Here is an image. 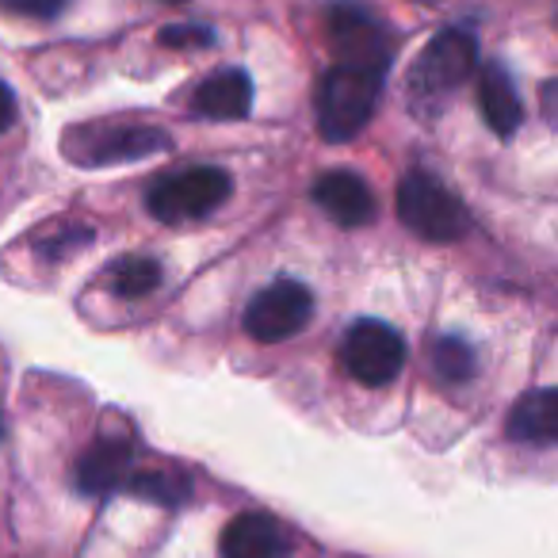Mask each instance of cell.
Instances as JSON below:
<instances>
[{"label": "cell", "mask_w": 558, "mask_h": 558, "mask_svg": "<svg viewBox=\"0 0 558 558\" xmlns=\"http://www.w3.org/2000/svg\"><path fill=\"white\" fill-rule=\"evenodd\" d=\"M474 65H478V43L463 27H444L425 43L405 81V93L417 116H436L448 104L451 93L471 81Z\"/></svg>", "instance_id": "obj_1"}, {"label": "cell", "mask_w": 558, "mask_h": 558, "mask_svg": "<svg viewBox=\"0 0 558 558\" xmlns=\"http://www.w3.org/2000/svg\"><path fill=\"white\" fill-rule=\"evenodd\" d=\"M134 451L126 440H96L77 463V489L81 494H111V489L131 482Z\"/></svg>", "instance_id": "obj_12"}, {"label": "cell", "mask_w": 558, "mask_h": 558, "mask_svg": "<svg viewBox=\"0 0 558 558\" xmlns=\"http://www.w3.org/2000/svg\"><path fill=\"white\" fill-rule=\"evenodd\" d=\"M108 288L119 299H142L161 288V264L149 256H123L108 268Z\"/></svg>", "instance_id": "obj_15"}, {"label": "cell", "mask_w": 558, "mask_h": 558, "mask_svg": "<svg viewBox=\"0 0 558 558\" xmlns=\"http://www.w3.org/2000/svg\"><path fill=\"white\" fill-rule=\"evenodd\" d=\"M70 0H0V9L4 12H16V16L27 20H54L65 12Z\"/></svg>", "instance_id": "obj_18"}, {"label": "cell", "mask_w": 558, "mask_h": 558, "mask_svg": "<svg viewBox=\"0 0 558 558\" xmlns=\"http://www.w3.org/2000/svg\"><path fill=\"white\" fill-rule=\"evenodd\" d=\"M512 440L520 444H558V387L524 395L505 421Z\"/></svg>", "instance_id": "obj_14"}, {"label": "cell", "mask_w": 558, "mask_h": 558, "mask_svg": "<svg viewBox=\"0 0 558 558\" xmlns=\"http://www.w3.org/2000/svg\"><path fill=\"white\" fill-rule=\"evenodd\" d=\"M478 111L497 138H512L520 119H524L517 85H512L509 70L501 62H489L478 70Z\"/></svg>", "instance_id": "obj_13"}, {"label": "cell", "mask_w": 558, "mask_h": 558, "mask_svg": "<svg viewBox=\"0 0 558 558\" xmlns=\"http://www.w3.org/2000/svg\"><path fill=\"white\" fill-rule=\"evenodd\" d=\"M314 318V295L306 283L299 279L279 276L271 279L268 288L256 291L245 306V333L260 344H279V341H291L295 333H303Z\"/></svg>", "instance_id": "obj_6"}, {"label": "cell", "mask_w": 558, "mask_h": 558, "mask_svg": "<svg viewBox=\"0 0 558 558\" xmlns=\"http://www.w3.org/2000/svg\"><path fill=\"white\" fill-rule=\"evenodd\" d=\"M218 558H291V535L271 512H238L218 539Z\"/></svg>", "instance_id": "obj_9"}, {"label": "cell", "mask_w": 558, "mask_h": 558, "mask_svg": "<svg viewBox=\"0 0 558 558\" xmlns=\"http://www.w3.org/2000/svg\"><path fill=\"white\" fill-rule=\"evenodd\" d=\"M233 192V180L218 165H195V169L172 172V177L154 180V187L146 192V207L154 218L177 226L192 222V218H207L210 210H218Z\"/></svg>", "instance_id": "obj_4"}, {"label": "cell", "mask_w": 558, "mask_h": 558, "mask_svg": "<svg viewBox=\"0 0 558 558\" xmlns=\"http://www.w3.org/2000/svg\"><path fill=\"white\" fill-rule=\"evenodd\" d=\"M379 70H360V65H329L314 93V116H318V134L326 142H349L372 123L383 96Z\"/></svg>", "instance_id": "obj_2"}, {"label": "cell", "mask_w": 558, "mask_h": 558, "mask_svg": "<svg viewBox=\"0 0 558 558\" xmlns=\"http://www.w3.org/2000/svg\"><path fill=\"white\" fill-rule=\"evenodd\" d=\"M341 364L364 387H387L405 367V341L387 322L360 318L341 341Z\"/></svg>", "instance_id": "obj_7"}, {"label": "cell", "mask_w": 558, "mask_h": 558, "mask_svg": "<svg viewBox=\"0 0 558 558\" xmlns=\"http://www.w3.org/2000/svg\"><path fill=\"white\" fill-rule=\"evenodd\" d=\"M0 436H4V421H0Z\"/></svg>", "instance_id": "obj_22"}, {"label": "cell", "mask_w": 558, "mask_h": 558, "mask_svg": "<svg viewBox=\"0 0 558 558\" xmlns=\"http://www.w3.org/2000/svg\"><path fill=\"white\" fill-rule=\"evenodd\" d=\"M326 35L333 58L341 65H360V70L387 73L390 65V35L379 20L360 4H333L326 12Z\"/></svg>", "instance_id": "obj_8"}, {"label": "cell", "mask_w": 558, "mask_h": 558, "mask_svg": "<svg viewBox=\"0 0 558 558\" xmlns=\"http://www.w3.org/2000/svg\"><path fill=\"white\" fill-rule=\"evenodd\" d=\"M157 39H161V47H210L215 35H210V27L180 24V27H165Z\"/></svg>", "instance_id": "obj_19"}, {"label": "cell", "mask_w": 558, "mask_h": 558, "mask_svg": "<svg viewBox=\"0 0 558 558\" xmlns=\"http://www.w3.org/2000/svg\"><path fill=\"white\" fill-rule=\"evenodd\" d=\"M172 4H180V0H172Z\"/></svg>", "instance_id": "obj_23"}, {"label": "cell", "mask_w": 558, "mask_h": 558, "mask_svg": "<svg viewBox=\"0 0 558 558\" xmlns=\"http://www.w3.org/2000/svg\"><path fill=\"white\" fill-rule=\"evenodd\" d=\"M428 360H433L436 379L448 383V387H459L474 375V349L459 337H436Z\"/></svg>", "instance_id": "obj_17"}, {"label": "cell", "mask_w": 558, "mask_h": 558, "mask_svg": "<svg viewBox=\"0 0 558 558\" xmlns=\"http://www.w3.org/2000/svg\"><path fill=\"white\" fill-rule=\"evenodd\" d=\"M539 111L550 126H558V77L539 88Z\"/></svg>", "instance_id": "obj_20"}, {"label": "cell", "mask_w": 558, "mask_h": 558, "mask_svg": "<svg viewBox=\"0 0 558 558\" xmlns=\"http://www.w3.org/2000/svg\"><path fill=\"white\" fill-rule=\"evenodd\" d=\"M172 138L161 126L149 123H81L70 126L62 138V149L73 165L104 169V165H126L142 157L165 154Z\"/></svg>", "instance_id": "obj_3"}, {"label": "cell", "mask_w": 558, "mask_h": 558, "mask_svg": "<svg viewBox=\"0 0 558 558\" xmlns=\"http://www.w3.org/2000/svg\"><path fill=\"white\" fill-rule=\"evenodd\" d=\"M134 497L142 501H154V505H184L187 501V478L180 471H134L131 482H126Z\"/></svg>", "instance_id": "obj_16"}, {"label": "cell", "mask_w": 558, "mask_h": 558, "mask_svg": "<svg viewBox=\"0 0 558 558\" xmlns=\"http://www.w3.org/2000/svg\"><path fill=\"white\" fill-rule=\"evenodd\" d=\"M12 119H16V96H12V88L0 81V131H9Z\"/></svg>", "instance_id": "obj_21"}, {"label": "cell", "mask_w": 558, "mask_h": 558, "mask_svg": "<svg viewBox=\"0 0 558 558\" xmlns=\"http://www.w3.org/2000/svg\"><path fill=\"white\" fill-rule=\"evenodd\" d=\"M253 108V81L245 70H222L210 73L192 96V111L215 123H230V119H245Z\"/></svg>", "instance_id": "obj_11"}, {"label": "cell", "mask_w": 558, "mask_h": 558, "mask_svg": "<svg viewBox=\"0 0 558 558\" xmlns=\"http://www.w3.org/2000/svg\"><path fill=\"white\" fill-rule=\"evenodd\" d=\"M398 218L405 230H413L425 241H459L471 230V215L459 203V195L448 192L428 172H410L398 184Z\"/></svg>", "instance_id": "obj_5"}, {"label": "cell", "mask_w": 558, "mask_h": 558, "mask_svg": "<svg viewBox=\"0 0 558 558\" xmlns=\"http://www.w3.org/2000/svg\"><path fill=\"white\" fill-rule=\"evenodd\" d=\"M311 195L337 226H349V230L367 226L375 218V210H379V203H375V192L367 187V180L356 177V172H349V169H333V172H326V177H318L314 180Z\"/></svg>", "instance_id": "obj_10"}]
</instances>
